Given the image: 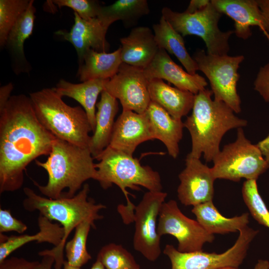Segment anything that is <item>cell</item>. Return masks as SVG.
Instances as JSON below:
<instances>
[{
    "instance_id": "b9f144b4",
    "label": "cell",
    "mask_w": 269,
    "mask_h": 269,
    "mask_svg": "<svg viewBox=\"0 0 269 269\" xmlns=\"http://www.w3.org/2000/svg\"><path fill=\"white\" fill-rule=\"evenodd\" d=\"M269 166V134L256 144Z\"/></svg>"
},
{
    "instance_id": "9c48e42d",
    "label": "cell",
    "mask_w": 269,
    "mask_h": 269,
    "mask_svg": "<svg viewBox=\"0 0 269 269\" xmlns=\"http://www.w3.org/2000/svg\"><path fill=\"white\" fill-rule=\"evenodd\" d=\"M192 58L198 70L208 79L214 100L224 102L235 113H240L241 101L237 90V84L240 78L238 70L244 56L213 55L204 49H198L194 53Z\"/></svg>"
},
{
    "instance_id": "9a60e30c",
    "label": "cell",
    "mask_w": 269,
    "mask_h": 269,
    "mask_svg": "<svg viewBox=\"0 0 269 269\" xmlns=\"http://www.w3.org/2000/svg\"><path fill=\"white\" fill-rule=\"evenodd\" d=\"M154 139L146 113L123 111L115 121L109 146L133 155L140 143Z\"/></svg>"
},
{
    "instance_id": "8992f818",
    "label": "cell",
    "mask_w": 269,
    "mask_h": 269,
    "mask_svg": "<svg viewBox=\"0 0 269 269\" xmlns=\"http://www.w3.org/2000/svg\"><path fill=\"white\" fill-rule=\"evenodd\" d=\"M95 159L97 169L95 180L102 188L107 189L113 184L118 186L126 197L127 207L134 215V205L129 198L127 188L138 190L139 186L149 191H162V186L159 173L147 165H142L139 160L116 150L110 146L106 148Z\"/></svg>"
},
{
    "instance_id": "f1b7e54d",
    "label": "cell",
    "mask_w": 269,
    "mask_h": 269,
    "mask_svg": "<svg viewBox=\"0 0 269 269\" xmlns=\"http://www.w3.org/2000/svg\"><path fill=\"white\" fill-rule=\"evenodd\" d=\"M33 3L34 0H30L27 8L11 28L5 44L17 60L24 62L26 61L24 43L32 33L35 18L36 9Z\"/></svg>"
},
{
    "instance_id": "cb8c5ba5",
    "label": "cell",
    "mask_w": 269,
    "mask_h": 269,
    "mask_svg": "<svg viewBox=\"0 0 269 269\" xmlns=\"http://www.w3.org/2000/svg\"><path fill=\"white\" fill-rule=\"evenodd\" d=\"M107 80L95 79L74 84L61 79L54 88L62 97H70L81 105L87 115L93 132L96 125L97 100L99 95L104 90Z\"/></svg>"
},
{
    "instance_id": "8fae6325",
    "label": "cell",
    "mask_w": 269,
    "mask_h": 269,
    "mask_svg": "<svg viewBox=\"0 0 269 269\" xmlns=\"http://www.w3.org/2000/svg\"><path fill=\"white\" fill-rule=\"evenodd\" d=\"M157 231L161 237L169 235L178 241L177 250L184 253L202 251L206 243H212L214 235L207 231L196 220L184 215L174 200L164 202L160 209Z\"/></svg>"
},
{
    "instance_id": "f6af8a7d",
    "label": "cell",
    "mask_w": 269,
    "mask_h": 269,
    "mask_svg": "<svg viewBox=\"0 0 269 269\" xmlns=\"http://www.w3.org/2000/svg\"><path fill=\"white\" fill-rule=\"evenodd\" d=\"M64 269H81V268H75L71 266L68 264L67 261H65L63 264Z\"/></svg>"
},
{
    "instance_id": "2e32d148",
    "label": "cell",
    "mask_w": 269,
    "mask_h": 269,
    "mask_svg": "<svg viewBox=\"0 0 269 269\" xmlns=\"http://www.w3.org/2000/svg\"><path fill=\"white\" fill-rule=\"evenodd\" d=\"M148 80H164L176 88L194 95L206 88L208 83L202 76L191 75L176 64L164 49L159 48L151 63L143 69Z\"/></svg>"
},
{
    "instance_id": "277c9868",
    "label": "cell",
    "mask_w": 269,
    "mask_h": 269,
    "mask_svg": "<svg viewBox=\"0 0 269 269\" xmlns=\"http://www.w3.org/2000/svg\"><path fill=\"white\" fill-rule=\"evenodd\" d=\"M89 191V184L85 183L74 197L53 199L38 195L29 187L23 188L26 196L22 202L24 209L29 212L38 211L39 214L49 220L58 221L64 229V236L58 248H53L38 253L40 256L46 255L53 256L55 259V269H61L63 266L65 261L63 251L66 240L71 232L83 221L94 223L103 218L99 212L106 206L100 203L96 204L93 199L88 198Z\"/></svg>"
},
{
    "instance_id": "f546056e",
    "label": "cell",
    "mask_w": 269,
    "mask_h": 269,
    "mask_svg": "<svg viewBox=\"0 0 269 269\" xmlns=\"http://www.w3.org/2000/svg\"><path fill=\"white\" fill-rule=\"evenodd\" d=\"M95 227L91 221L82 222L76 227L72 239L66 243L67 262L71 266L81 268L92 259L87 249V240L91 228Z\"/></svg>"
},
{
    "instance_id": "7bdbcfd3",
    "label": "cell",
    "mask_w": 269,
    "mask_h": 269,
    "mask_svg": "<svg viewBox=\"0 0 269 269\" xmlns=\"http://www.w3.org/2000/svg\"><path fill=\"white\" fill-rule=\"evenodd\" d=\"M254 269H269V262L266 260H259Z\"/></svg>"
},
{
    "instance_id": "d6a6232c",
    "label": "cell",
    "mask_w": 269,
    "mask_h": 269,
    "mask_svg": "<svg viewBox=\"0 0 269 269\" xmlns=\"http://www.w3.org/2000/svg\"><path fill=\"white\" fill-rule=\"evenodd\" d=\"M242 193L253 218L260 224L269 228V211L259 192L256 180L245 181Z\"/></svg>"
},
{
    "instance_id": "60d3db41",
    "label": "cell",
    "mask_w": 269,
    "mask_h": 269,
    "mask_svg": "<svg viewBox=\"0 0 269 269\" xmlns=\"http://www.w3.org/2000/svg\"><path fill=\"white\" fill-rule=\"evenodd\" d=\"M42 259L40 262L33 269H51L52 266L55 264L54 258L50 255H46L42 256Z\"/></svg>"
},
{
    "instance_id": "ba28073f",
    "label": "cell",
    "mask_w": 269,
    "mask_h": 269,
    "mask_svg": "<svg viewBox=\"0 0 269 269\" xmlns=\"http://www.w3.org/2000/svg\"><path fill=\"white\" fill-rule=\"evenodd\" d=\"M213 162L211 170L215 179L235 182L242 178L257 180L269 168L260 149L246 137L242 128L237 129L236 140L225 145Z\"/></svg>"
},
{
    "instance_id": "6da1fadb",
    "label": "cell",
    "mask_w": 269,
    "mask_h": 269,
    "mask_svg": "<svg viewBox=\"0 0 269 269\" xmlns=\"http://www.w3.org/2000/svg\"><path fill=\"white\" fill-rule=\"evenodd\" d=\"M56 138L38 121L29 97L11 96L0 110V193L19 190L26 167L49 155Z\"/></svg>"
},
{
    "instance_id": "d590c367",
    "label": "cell",
    "mask_w": 269,
    "mask_h": 269,
    "mask_svg": "<svg viewBox=\"0 0 269 269\" xmlns=\"http://www.w3.org/2000/svg\"><path fill=\"white\" fill-rule=\"evenodd\" d=\"M254 86L255 90L269 103V62L260 68Z\"/></svg>"
},
{
    "instance_id": "7a4b0ae2",
    "label": "cell",
    "mask_w": 269,
    "mask_h": 269,
    "mask_svg": "<svg viewBox=\"0 0 269 269\" xmlns=\"http://www.w3.org/2000/svg\"><path fill=\"white\" fill-rule=\"evenodd\" d=\"M212 95L206 88L195 95L191 114L184 122L192 141L188 154L200 159L203 154L207 162L213 161L219 153L222 138L228 131L247 125V121L236 116L224 102L213 100Z\"/></svg>"
},
{
    "instance_id": "7402d4cb",
    "label": "cell",
    "mask_w": 269,
    "mask_h": 269,
    "mask_svg": "<svg viewBox=\"0 0 269 269\" xmlns=\"http://www.w3.org/2000/svg\"><path fill=\"white\" fill-rule=\"evenodd\" d=\"M37 222L39 231L33 235L24 234L7 237L0 233V262L13 252L32 241L38 243L47 242L53 245L55 249L60 246L65 234L64 228L40 214Z\"/></svg>"
},
{
    "instance_id": "5bb4252c",
    "label": "cell",
    "mask_w": 269,
    "mask_h": 269,
    "mask_svg": "<svg viewBox=\"0 0 269 269\" xmlns=\"http://www.w3.org/2000/svg\"><path fill=\"white\" fill-rule=\"evenodd\" d=\"M178 177L180 183L177 188V196L181 204L195 206L212 201L216 179L211 168L203 164L199 158L187 154L185 167Z\"/></svg>"
},
{
    "instance_id": "4fadbf2b",
    "label": "cell",
    "mask_w": 269,
    "mask_h": 269,
    "mask_svg": "<svg viewBox=\"0 0 269 269\" xmlns=\"http://www.w3.org/2000/svg\"><path fill=\"white\" fill-rule=\"evenodd\" d=\"M148 84L143 69L122 63L117 74L107 80L104 90L119 100L123 111L142 114L151 102Z\"/></svg>"
},
{
    "instance_id": "1f68e13d",
    "label": "cell",
    "mask_w": 269,
    "mask_h": 269,
    "mask_svg": "<svg viewBox=\"0 0 269 269\" xmlns=\"http://www.w3.org/2000/svg\"><path fill=\"white\" fill-rule=\"evenodd\" d=\"M29 0H0V46L4 47L8 34L19 16L27 8Z\"/></svg>"
},
{
    "instance_id": "4316f807",
    "label": "cell",
    "mask_w": 269,
    "mask_h": 269,
    "mask_svg": "<svg viewBox=\"0 0 269 269\" xmlns=\"http://www.w3.org/2000/svg\"><path fill=\"white\" fill-rule=\"evenodd\" d=\"M152 28L158 48L174 55L188 73L196 74L197 65L188 52L183 37L162 16L159 22L153 25Z\"/></svg>"
},
{
    "instance_id": "d4e9b609",
    "label": "cell",
    "mask_w": 269,
    "mask_h": 269,
    "mask_svg": "<svg viewBox=\"0 0 269 269\" xmlns=\"http://www.w3.org/2000/svg\"><path fill=\"white\" fill-rule=\"evenodd\" d=\"M122 63L120 47L111 53L90 49L85 53L77 74L82 82L95 79H109L117 74Z\"/></svg>"
},
{
    "instance_id": "8d00e7d4",
    "label": "cell",
    "mask_w": 269,
    "mask_h": 269,
    "mask_svg": "<svg viewBox=\"0 0 269 269\" xmlns=\"http://www.w3.org/2000/svg\"><path fill=\"white\" fill-rule=\"evenodd\" d=\"M39 262H30L22 258L12 257L0 262V269H33Z\"/></svg>"
},
{
    "instance_id": "ab89813d",
    "label": "cell",
    "mask_w": 269,
    "mask_h": 269,
    "mask_svg": "<svg viewBox=\"0 0 269 269\" xmlns=\"http://www.w3.org/2000/svg\"><path fill=\"white\" fill-rule=\"evenodd\" d=\"M210 2L209 0H191L184 12L188 13H194L204 8Z\"/></svg>"
},
{
    "instance_id": "836d02e7",
    "label": "cell",
    "mask_w": 269,
    "mask_h": 269,
    "mask_svg": "<svg viewBox=\"0 0 269 269\" xmlns=\"http://www.w3.org/2000/svg\"><path fill=\"white\" fill-rule=\"evenodd\" d=\"M52 1L59 7L71 8L84 20L97 17L101 7L98 1L93 0H54Z\"/></svg>"
},
{
    "instance_id": "ac0fdd59",
    "label": "cell",
    "mask_w": 269,
    "mask_h": 269,
    "mask_svg": "<svg viewBox=\"0 0 269 269\" xmlns=\"http://www.w3.org/2000/svg\"><path fill=\"white\" fill-rule=\"evenodd\" d=\"M222 14L234 21V33L246 40L252 34L251 26H258L265 32V23L257 0H211Z\"/></svg>"
},
{
    "instance_id": "484cf974",
    "label": "cell",
    "mask_w": 269,
    "mask_h": 269,
    "mask_svg": "<svg viewBox=\"0 0 269 269\" xmlns=\"http://www.w3.org/2000/svg\"><path fill=\"white\" fill-rule=\"evenodd\" d=\"M191 211L201 225L213 235L240 231L248 226L249 222L248 213L232 218L224 217L217 210L212 201L193 206Z\"/></svg>"
},
{
    "instance_id": "ee69618b",
    "label": "cell",
    "mask_w": 269,
    "mask_h": 269,
    "mask_svg": "<svg viewBox=\"0 0 269 269\" xmlns=\"http://www.w3.org/2000/svg\"><path fill=\"white\" fill-rule=\"evenodd\" d=\"M90 269H106L102 263L97 259Z\"/></svg>"
},
{
    "instance_id": "30bf717a",
    "label": "cell",
    "mask_w": 269,
    "mask_h": 269,
    "mask_svg": "<svg viewBox=\"0 0 269 269\" xmlns=\"http://www.w3.org/2000/svg\"><path fill=\"white\" fill-rule=\"evenodd\" d=\"M259 231L246 227L239 231L238 238L230 249L221 254L203 251L184 253L173 245L165 246L163 253L169 259L171 269H218L239 267L244 261L249 245Z\"/></svg>"
},
{
    "instance_id": "7c38bea8",
    "label": "cell",
    "mask_w": 269,
    "mask_h": 269,
    "mask_svg": "<svg viewBox=\"0 0 269 269\" xmlns=\"http://www.w3.org/2000/svg\"><path fill=\"white\" fill-rule=\"evenodd\" d=\"M167 196V194L162 191H148L134 207V248L151 262L156 261L161 254V237L157 233V222Z\"/></svg>"
},
{
    "instance_id": "d6986e66",
    "label": "cell",
    "mask_w": 269,
    "mask_h": 269,
    "mask_svg": "<svg viewBox=\"0 0 269 269\" xmlns=\"http://www.w3.org/2000/svg\"><path fill=\"white\" fill-rule=\"evenodd\" d=\"M123 63L144 69L152 61L159 48L152 31L147 26L134 28L120 39Z\"/></svg>"
},
{
    "instance_id": "603a6c76",
    "label": "cell",
    "mask_w": 269,
    "mask_h": 269,
    "mask_svg": "<svg viewBox=\"0 0 269 269\" xmlns=\"http://www.w3.org/2000/svg\"><path fill=\"white\" fill-rule=\"evenodd\" d=\"M101 94L100 100L96 105L95 128L89 145L94 159L109 145L115 118L119 111L117 99L105 90Z\"/></svg>"
},
{
    "instance_id": "f35d334b",
    "label": "cell",
    "mask_w": 269,
    "mask_h": 269,
    "mask_svg": "<svg viewBox=\"0 0 269 269\" xmlns=\"http://www.w3.org/2000/svg\"><path fill=\"white\" fill-rule=\"evenodd\" d=\"M11 83L3 86L0 89V110L2 109L9 99L10 93L13 89Z\"/></svg>"
},
{
    "instance_id": "74e56055",
    "label": "cell",
    "mask_w": 269,
    "mask_h": 269,
    "mask_svg": "<svg viewBox=\"0 0 269 269\" xmlns=\"http://www.w3.org/2000/svg\"><path fill=\"white\" fill-rule=\"evenodd\" d=\"M265 23V32H269V0H257Z\"/></svg>"
},
{
    "instance_id": "ffe728a7",
    "label": "cell",
    "mask_w": 269,
    "mask_h": 269,
    "mask_svg": "<svg viewBox=\"0 0 269 269\" xmlns=\"http://www.w3.org/2000/svg\"><path fill=\"white\" fill-rule=\"evenodd\" d=\"M145 113L154 139L163 142L169 155L176 158L179 153V143L183 136L184 123L172 118L163 108L152 101Z\"/></svg>"
},
{
    "instance_id": "3957f363",
    "label": "cell",
    "mask_w": 269,
    "mask_h": 269,
    "mask_svg": "<svg viewBox=\"0 0 269 269\" xmlns=\"http://www.w3.org/2000/svg\"><path fill=\"white\" fill-rule=\"evenodd\" d=\"M47 160H35L36 165L48 174V181L41 185L33 184L40 193L50 199L62 198L65 189L68 191L63 198H72L84 182L95 179L97 169L89 148H83L56 138Z\"/></svg>"
},
{
    "instance_id": "bcb514c9",
    "label": "cell",
    "mask_w": 269,
    "mask_h": 269,
    "mask_svg": "<svg viewBox=\"0 0 269 269\" xmlns=\"http://www.w3.org/2000/svg\"><path fill=\"white\" fill-rule=\"evenodd\" d=\"M218 269H239V267H227L220 268Z\"/></svg>"
},
{
    "instance_id": "4dcf8cb0",
    "label": "cell",
    "mask_w": 269,
    "mask_h": 269,
    "mask_svg": "<svg viewBox=\"0 0 269 269\" xmlns=\"http://www.w3.org/2000/svg\"><path fill=\"white\" fill-rule=\"evenodd\" d=\"M97 259L106 269H140L131 253L122 245L113 243L101 248Z\"/></svg>"
},
{
    "instance_id": "83f0119b",
    "label": "cell",
    "mask_w": 269,
    "mask_h": 269,
    "mask_svg": "<svg viewBox=\"0 0 269 269\" xmlns=\"http://www.w3.org/2000/svg\"><path fill=\"white\" fill-rule=\"evenodd\" d=\"M149 12L146 0H118L112 4L101 6L97 18L108 28L117 20H122L127 27L134 25Z\"/></svg>"
},
{
    "instance_id": "e575fe53",
    "label": "cell",
    "mask_w": 269,
    "mask_h": 269,
    "mask_svg": "<svg viewBox=\"0 0 269 269\" xmlns=\"http://www.w3.org/2000/svg\"><path fill=\"white\" fill-rule=\"evenodd\" d=\"M27 229L24 223L12 216L10 210L0 209V233L13 231L22 234Z\"/></svg>"
},
{
    "instance_id": "52a82bcc",
    "label": "cell",
    "mask_w": 269,
    "mask_h": 269,
    "mask_svg": "<svg viewBox=\"0 0 269 269\" xmlns=\"http://www.w3.org/2000/svg\"><path fill=\"white\" fill-rule=\"evenodd\" d=\"M163 17L183 37L195 35L202 39L207 52L213 55H227L230 50L229 40L234 30L222 31L219 22L222 15L210 2L201 10L193 13L179 12L164 7Z\"/></svg>"
},
{
    "instance_id": "5b68a950",
    "label": "cell",
    "mask_w": 269,
    "mask_h": 269,
    "mask_svg": "<svg viewBox=\"0 0 269 269\" xmlns=\"http://www.w3.org/2000/svg\"><path fill=\"white\" fill-rule=\"evenodd\" d=\"M29 98L38 121L47 130L57 138L89 148L92 130L83 108L66 104L54 88L31 93Z\"/></svg>"
},
{
    "instance_id": "44dd1931",
    "label": "cell",
    "mask_w": 269,
    "mask_h": 269,
    "mask_svg": "<svg viewBox=\"0 0 269 269\" xmlns=\"http://www.w3.org/2000/svg\"><path fill=\"white\" fill-rule=\"evenodd\" d=\"M148 91L151 101L163 108L174 119L181 120L192 109L195 95L171 87L163 80H149Z\"/></svg>"
},
{
    "instance_id": "e0dca14e",
    "label": "cell",
    "mask_w": 269,
    "mask_h": 269,
    "mask_svg": "<svg viewBox=\"0 0 269 269\" xmlns=\"http://www.w3.org/2000/svg\"><path fill=\"white\" fill-rule=\"evenodd\" d=\"M74 14V24L70 32L59 30L55 34L72 44L77 51L80 65L85 53L90 49L107 52L110 47L106 38L108 28L97 17L84 20L76 12Z\"/></svg>"
}]
</instances>
